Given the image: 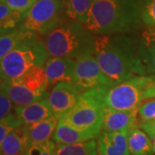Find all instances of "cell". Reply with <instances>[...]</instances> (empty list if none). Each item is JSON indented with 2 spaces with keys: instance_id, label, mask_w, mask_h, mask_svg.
I'll use <instances>...</instances> for the list:
<instances>
[{
  "instance_id": "1",
  "label": "cell",
  "mask_w": 155,
  "mask_h": 155,
  "mask_svg": "<svg viewBox=\"0 0 155 155\" xmlns=\"http://www.w3.org/2000/svg\"><path fill=\"white\" fill-rule=\"evenodd\" d=\"M93 54L102 71L115 85L134 76L148 74L134 35L96 36Z\"/></svg>"
},
{
  "instance_id": "2",
  "label": "cell",
  "mask_w": 155,
  "mask_h": 155,
  "mask_svg": "<svg viewBox=\"0 0 155 155\" xmlns=\"http://www.w3.org/2000/svg\"><path fill=\"white\" fill-rule=\"evenodd\" d=\"M142 25L138 0H93L85 23L96 36L133 35Z\"/></svg>"
},
{
  "instance_id": "3",
  "label": "cell",
  "mask_w": 155,
  "mask_h": 155,
  "mask_svg": "<svg viewBox=\"0 0 155 155\" xmlns=\"http://www.w3.org/2000/svg\"><path fill=\"white\" fill-rule=\"evenodd\" d=\"M43 36L49 57L77 59L94 54L95 35L78 21L67 20Z\"/></svg>"
},
{
  "instance_id": "4",
  "label": "cell",
  "mask_w": 155,
  "mask_h": 155,
  "mask_svg": "<svg viewBox=\"0 0 155 155\" xmlns=\"http://www.w3.org/2000/svg\"><path fill=\"white\" fill-rule=\"evenodd\" d=\"M104 88H94L82 93L75 106L63 116L61 121L96 137L102 130L105 105Z\"/></svg>"
},
{
  "instance_id": "5",
  "label": "cell",
  "mask_w": 155,
  "mask_h": 155,
  "mask_svg": "<svg viewBox=\"0 0 155 155\" xmlns=\"http://www.w3.org/2000/svg\"><path fill=\"white\" fill-rule=\"evenodd\" d=\"M48 53L36 36L18 45L0 61V79H18L35 67H43Z\"/></svg>"
},
{
  "instance_id": "6",
  "label": "cell",
  "mask_w": 155,
  "mask_h": 155,
  "mask_svg": "<svg viewBox=\"0 0 155 155\" xmlns=\"http://www.w3.org/2000/svg\"><path fill=\"white\" fill-rule=\"evenodd\" d=\"M155 75L134 76L122 83L104 88L105 108L116 110L137 109L144 99L145 91L153 85Z\"/></svg>"
},
{
  "instance_id": "7",
  "label": "cell",
  "mask_w": 155,
  "mask_h": 155,
  "mask_svg": "<svg viewBox=\"0 0 155 155\" xmlns=\"http://www.w3.org/2000/svg\"><path fill=\"white\" fill-rule=\"evenodd\" d=\"M67 20L64 0H37L26 13L20 28L41 36Z\"/></svg>"
},
{
  "instance_id": "8",
  "label": "cell",
  "mask_w": 155,
  "mask_h": 155,
  "mask_svg": "<svg viewBox=\"0 0 155 155\" xmlns=\"http://www.w3.org/2000/svg\"><path fill=\"white\" fill-rule=\"evenodd\" d=\"M72 83L83 92L94 88L115 85L102 71L93 54H84L75 60Z\"/></svg>"
},
{
  "instance_id": "9",
  "label": "cell",
  "mask_w": 155,
  "mask_h": 155,
  "mask_svg": "<svg viewBox=\"0 0 155 155\" xmlns=\"http://www.w3.org/2000/svg\"><path fill=\"white\" fill-rule=\"evenodd\" d=\"M82 93L72 82H60L54 85L47 97L54 116L61 119L75 106Z\"/></svg>"
},
{
  "instance_id": "10",
  "label": "cell",
  "mask_w": 155,
  "mask_h": 155,
  "mask_svg": "<svg viewBox=\"0 0 155 155\" xmlns=\"http://www.w3.org/2000/svg\"><path fill=\"white\" fill-rule=\"evenodd\" d=\"M0 91L16 106H23L47 98L48 94L36 92L19 79H0Z\"/></svg>"
},
{
  "instance_id": "11",
  "label": "cell",
  "mask_w": 155,
  "mask_h": 155,
  "mask_svg": "<svg viewBox=\"0 0 155 155\" xmlns=\"http://www.w3.org/2000/svg\"><path fill=\"white\" fill-rule=\"evenodd\" d=\"M74 66V59L48 57L43 68L48 89H51L60 82H72Z\"/></svg>"
},
{
  "instance_id": "12",
  "label": "cell",
  "mask_w": 155,
  "mask_h": 155,
  "mask_svg": "<svg viewBox=\"0 0 155 155\" xmlns=\"http://www.w3.org/2000/svg\"><path fill=\"white\" fill-rule=\"evenodd\" d=\"M138 117V108L130 110H116L105 108L102 130L110 132L130 130L139 127Z\"/></svg>"
},
{
  "instance_id": "13",
  "label": "cell",
  "mask_w": 155,
  "mask_h": 155,
  "mask_svg": "<svg viewBox=\"0 0 155 155\" xmlns=\"http://www.w3.org/2000/svg\"><path fill=\"white\" fill-rule=\"evenodd\" d=\"M129 130L104 131L97 138V150L99 155H132L127 147V134Z\"/></svg>"
},
{
  "instance_id": "14",
  "label": "cell",
  "mask_w": 155,
  "mask_h": 155,
  "mask_svg": "<svg viewBox=\"0 0 155 155\" xmlns=\"http://www.w3.org/2000/svg\"><path fill=\"white\" fill-rule=\"evenodd\" d=\"M15 115L22 126L30 125L54 116L47 98L27 105L17 106L15 108Z\"/></svg>"
},
{
  "instance_id": "15",
  "label": "cell",
  "mask_w": 155,
  "mask_h": 155,
  "mask_svg": "<svg viewBox=\"0 0 155 155\" xmlns=\"http://www.w3.org/2000/svg\"><path fill=\"white\" fill-rule=\"evenodd\" d=\"M31 144L25 126H18L6 136L0 147V152L3 155H25Z\"/></svg>"
},
{
  "instance_id": "16",
  "label": "cell",
  "mask_w": 155,
  "mask_h": 155,
  "mask_svg": "<svg viewBox=\"0 0 155 155\" xmlns=\"http://www.w3.org/2000/svg\"><path fill=\"white\" fill-rule=\"evenodd\" d=\"M136 36L140 59L148 74H155V28L147 27V29Z\"/></svg>"
},
{
  "instance_id": "17",
  "label": "cell",
  "mask_w": 155,
  "mask_h": 155,
  "mask_svg": "<svg viewBox=\"0 0 155 155\" xmlns=\"http://www.w3.org/2000/svg\"><path fill=\"white\" fill-rule=\"evenodd\" d=\"M97 138L96 136L72 127L67 122L59 120L52 140L57 144L71 145L81 143Z\"/></svg>"
},
{
  "instance_id": "18",
  "label": "cell",
  "mask_w": 155,
  "mask_h": 155,
  "mask_svg": "<svg viewBox=\"0 0 155 155\" xmlns=\"http://www.w3.org/2000/svg\"><path fill=\"white\" fill-rule=\"evenodd\" d=\"M127 147L132 155H153L152 139L139 127L131 128L127 134Z\"/></svg>"
},
{
  "instance_id": "19",
  "label": "cell",
  "mask_w": 155,
  "mask_h": 155,
  "mask_svg": "<svg viewBox=\"0 0 155 155\" xmlns=\"http://www.w3.org/2000/svg\"><path fill=\"white\" fill-rule=\"evenodd\" d=\"M59 120L52 116L41 122L25 126L32 143H41L52 140Z\"/></svg>"
},
{
  "instance_id": "20",
  "label": "cell",
  "mask_w": 155,
  "mask_h": 155,
  "mask_svg": "<svg viewBox=\"0 0 155 155\" xmlns=\"http://www.w3.org/2000/svg\"><path fill=\"white\" fill-rule=\"evenodd\" d=\"M36 36H39L37 34L29 32L20 28L12 32L0 35V61L18 45Z\"/></svg>"
},
{
  "instance_id": "21",
  "label": "cell",
  "mask_w": 155,
  "mask_h": 155,
  "mask_svg": "<svg viewBox=\"0 0 155 155\" xmlns=\"http://www.w3.org/2000/svg\"><path fill=\"white\" fill-rule=\"evenodd\" d=\"M25 15V13L12 10L0 1V35L20 28Z\"/></svg>"
},
{
  "instance_id": "22",
  "label": "cell",
  "mask_w": 155,
  "mask_h": 155,
  "mask_svg": "<svg viewBox=\"0 0 155 155\" xmlns=\"http://www.w3.org/2000/svg\"><path fill=\"white\" fill-rule=\"evenodd\" d=\"M92 2L93 0H64L67 19L85 25Z\"/></svg>"
},
{
  "instance_id": "23",
  "label": "cell",
  "mask_w": 155,
  "mask_h": 155,
  "mask_svg": "<svg viewBox=\"0 0 155 155\" xmlns=\"http://www.w3.org/2000/svg\"><path fill=\"white\" fill-rule=\"evenodd\" d=\"M55 155H98L97 144L94 139L76 144H57Z\"/></svg>"
},
{
  "instance_id": "24",
  "label": "cell",
  "mask_w": 155,
  "mask_h": 155,
  "mask_svg": "<svg viewBox=\"0 0 155 155\" xmlns=\"http://www.w3.org/2000/svg\"><path fill=\"white\" fill-rule=\"evenodd\" d=\"M140 17L147 27L155 28V0H138Z\"/></svg>"
},
{
  "instance_id": "25",
  "label": "cell",
  "mask_w": 155,
  "mask_h": 155,
  "mask_svg": "<svg viewBox=\"0 0 155 155\" xmlns=\"http://www.w3.org/2000/svg\"><path fill=\"white\" fill-rule=\"evenodd\" d=\"M57 143L49 140L41 143H32L25 155H55Z\"/></svg>"
},
{
  "instance_id": "26",
  "label": "cell",
  "mask_w": 155,
  "mask_h": 155,
  "mask_svg": "<svg viewBox=\"0 0 155 155\" xmlns=\"http://www.w3.org/2000/svg\"><path fill=\"white\" fill-rule=\"evenodd\" d=\"M18 126L22 125L19 122L15 113H11L9 116L0 120V147L10 132Z\"/></svg>"
},
{
  "instance_id": "27",
  "label": "cell",
  "mask_w": 155,
  "mask_h": 155,
  "mask_svg": "<svg viewBox=\"0 0 155 155\" xmlns=\"http://www.w3.org/2000/svg\"><path fill=\"white\" fill-rule=\"evenodd\" d=\"M140 122H147L155 118V98L140 104L138 107Z\"/></svg>"
},
{
  "instance_id": "28",
  "label": "cell",
  "mask_w": 155,
  "mask_h": 155,
  "mask_svg": "<svg viewBox=\"0 0 155 155\" xmlns=\"http://www.w3.org/2000/svg\"><path fill=\"white\" fill-rule=\"evenodd\" d=\"M14 11L27 13L37 0H0Z\"/></svg>"
},
{
  "instance_id": "29",
  "label": "cell",
  "mask_w": 155,
  "mask_h": 155,
  "mask_svg": "<svg viewBox=\"0 0 155 155\" xmlns=\"http://www.w3.org/2000/svg\"><path fill=\"white\" fill-rule=\"evenodd\" d=\"M14 104L9 97L0 91V120L12 113Z\"/></svg>"
},
{
  "instance_id": "30",
  "label": "cell",
  "mask_w": 155,
  "mask_h": 155,
  "mask_svg": "<svg viewBox=\"0 0 155 155\" xmlns=\"http://www.w3.org/2000/svg\"><path fill=\"white\" fill-rule=\"evenodd\" d=\"M139 127L147 134L150 138L153 139L155 135V118L147 122H140Z\"/></svg>"
},
{
  "instance_id": "31",
  "label": "cell",
  "mask_w": 155,
  "mask_h": 155,
  "mask_svg": "<svg viewBox=\"0 0 155 155\" xmlns=\"http://www.w3.org/2000/svg\"><path fill=\"white\" fill-rule=\"evenodd\" d=\"M153 97H155V84H153L151 87L147 89L145 91L144 94V99H148Z\"/></svg>"
},
{
  "instance_id": "32",
  "label": "cell",
  "mask_w": 155,
  "mask_h": 155,
  "mask_svg": "<svg viewBox=\"0 0 155 155\" xmlns=\"http://www.w3.org/2000/svg\"><path fill=\"white\" fill-rule=\"evenodd\" d=\"M153 140V149H154V153H155V135L153 138L152 139Z\"/></svg>"
},
{
  "instance_id": "33",
  "label": "cell",
  "mask_w": 155,
  "mask_h": 155,
  "mask_svg": "<svg viewBox=\"0 0 155 155\" xmlns=\"http://www.w3.org/2000/svg\"><path fill=\"white\" fill-rule=\"evenodd\" d=\"M0 155H3V154H2V153H1V152H0Z\"/></svg>"
}]
</instances>
